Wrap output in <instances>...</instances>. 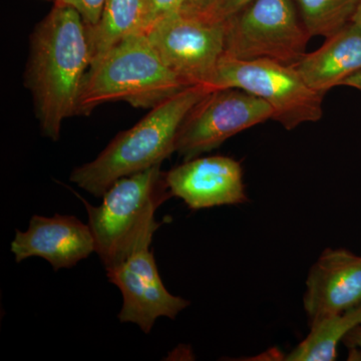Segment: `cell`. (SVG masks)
Instances as JSON below:
<instances>
[{"label": "cell", "instance_id": "9", "mask_svg": "<svg viewBox=\"0 0 361 361\" xmlns=\"http://www.w3.org/2000/svg\"><path fill=\"white\" fill-rule=\"evenodd\" d=\"M106 276L123 295V307L118 317L121 322L139 325L149 334L160 317L175 319L189 301L173 295L161 282L153 252L149 246L106 269Z\"/></svg>", "mask_w": 361, "mask_h": 361}, {"label": "cell", "instance_id": "1", "mask_svg": "<svg viewBox=\"0 0 361 361\" xmlns=\"http://www.w3.org/2000/svg\"><path fill=\"white\" fill-rule=\"evenodd\" d=\"M90 68L87 26L73 6L54 4L30 35L25 85L44 137L58 141L63 121L77 116Z\"/></svg>", "mask_w": 361, "mask_h": 361}, {"label": "cell", "instance_id": "21", "mask_svg": "<svg viewBox=\"0 0 361 361\" xmlns=\"http://www.w3.org/2000/svg\"><path fill=\"white\" fill-rule=\"evenodd\" d=\"M343 342L350 351L361 353V325L351 330L344 338Z\"/></svg>", "mask_w": 361, "mask_h": 361}, {"label": "cell", "instance_id": "23", "mask_svg": "<svg viewBox=\"0 0 361 361\" xmlns=\"http://www.w3.org/2000/svg\"><path fill=\"white\" fill-rule=\"evenodd\" d=\"M351 21L361 27V1L360 6L357 7V9H356L355 16H353V20Z\"/></svg>", "mask_w": 361, "mask_h": 361}, {"label": "cell", "instance_id": "11", "mask_svg": "<svg viewBox=\"0 0 361 361\" xmlns=\"http://www.w3.org/2000/svg\"><path fill=\"white\" fill-rule=\"evenodd\" d=\"M11 251L18 263L37 256L58 271L89 257L96 246L89 225L75 216L56 214L51 218L35 215L25 232L16 230Z\"/></svg>", "mask_w": 361, "mask_h": 361}, {"label": "cell", "instance_id": "24", "mask_svg": "<svg viewBox=\"0 0 361 361\" xmlns=\"http://www.w3.org/2000/svg\"><path fill=\"white\" fill-rule=\"evenodd\" d=\"M47 1L56 2V0H47Z\"/></svg>", "mask_w": 361, "mask_h": 361}, {"label": "cell", "instance_id": "13", "mask_svg": "<svg viewBox=\"0 0 361 361\" xmlns=\"http://www.w3.org/2000/svg\"><path fill=\"white\" fill-rule=\"evenodd\" d=\"M294 66L311 89L325 96L361 71V27L350 21Z\"/></svg>", "mask_w": 361, "mask_h": 361}, {"label": "cell", "instance_id": "2", "mask_svg": "<svg viewBox=\"0 0 361 361\" xmlns=\"http://www.w3.org/2000/svg\"><path fill=\"white\" fill-rule=\"evenodd\" d=\"M211 90L206 85H192L151 109L134 127L116 135L94 161L75 168L70 180L101 198L121 178L161 165L176 152L178 133L188 114Z\"/></svg>", "mask_w": 361, "mask_h": 361}, {"label": "cell", "instance_id": "10", "mask_svg": "<svg viewBox=\"0 0 361 361\" xmlns=\"http://www.w3.org/2000/svg\"><path fill=\"white\" fill-rule=\"evenodd\" d=\"M172 196L192 210L248 202L239 161L224 156L194 158L166 173Z\"/></svg>", "mask_w": 361, "mask_h": 361}, {"label": "cell", "instance_id": "14", "mask_svg": "<svg viewBox=\"0 0 361 361\" xmlns=\"http://www.w3.org/2000/svg\"><path fill=\"white\" fill-rule=\"evenodd\" d=\"M144 0H106L99 23L87 30L90 66L123 40L144 33Z\"/></svg>", "mask_w": 361, "mask_h": 361}, {"label": "cell", "instance_id": "12", "mask_svg": "<svg viewBox=\"0 0 361 361\" xmlns=\"http://www.w3.org/2000/svg\"><path fill=\"white\" fill-rule=\"evenodd\" d=\"M361 303V256L326 249L310 271L303 297L310 325Z\"/></svg>", "mask_w": 361, "mask_h": 361}, {"label": "cell", "instance_id": "3", "mask_svg": "<svg viewBox=\"0 0 361 361\" xmlns=\"http://www.w3.org/2000/svg\"><path fill=\"white\" fill-rule=\"evenodd\" d=\"M171 197L166 173L157 165L116 180L102 197L99 206L82 200L96 253L106 270L151 245L160 227L157 210Z\"/></svg>", "mask_w": 361, "mask_h": 361}, {"label": "cell", "instance_id": "15", "mask_svg": "<svg viewBox=\"0 0 361 361\" xmlns=\"http://www.w3.org/2000/svg\"><path fill=\"white\" fill-rule=\"evenodd\" d=\"M361 325V303L355 307L322 318L310 325V332L293 350L284 356L287 361H332L337 348L346 336Z\"/></svg>", "mask_w": 361, "mask_h": 361}, {"label": "cell", "instance_id": "7", "mask_svg": "<svg viewBox=\"0 0 361 361\" xmlns=\"http://www.w3.org/2000/svg\"><path fill=\"white\" fill-rule=\"evenodd\" d=\"M146 35L178 77L189 85L209 87L225 54L226 20L182 11L159 21Z\"/></svg>", "mask_w": 361, "mask_h": 361}, {"label": "cell", "instance_id": "20", "mask_svg": "<svg viewBox=\"0 0 361 361\" xmlns=\"http://www.w3.org/2000/svg\"><path fill=\"white\" fill-rule=\"evenodd\" d=\"M214 0H187L185 13L204 14L212 6Z\"/></svg>", "mask_w": 361, "mask_h": 361}, {"label": "cell", "instance_id": "22", "mask_svg": "<svg viewBox=\"0 0 361 361\" xmlns=\"http://www.w3.org/2000/svg\"><path fill=\"white\" fill-rule=\"evenodd\" d=\"M341 85L353 87V89L360 90L361 92V71H357V73H355V75H351V77L346 78V80L342 82Z\"/></svg>", "mask_w": 361, "mask_h": 361}, {"label": "cell", "instance_id": "17", "mask_svg": "<svg viewBox=\"0 0 361 361\" xmlns=\"http://www.w3.org/2000/svg\"><path fill=\"white\" fill-rule=\"evenodd\" d=\"M144 33H147L159 21L182 13L187 0H144Z\"/></svg>", "mask_w": 361, "mask_h": 361}, {"label": "cell", "instance_id": "6", "mask_svg": "<svg viewBox=\"0 0 361 361\" xmlns=\"http://www.w3.org/2000/svg\"><path fill=\"white\" fill-rule=\"evenodd\" d=\"M209 87H236L264 99L274 110L273 120L288 130L322 118L324 94L311 89L295 66L271 59L240 61L223 56Z\"/></svg>", "mask_w": 361, "mask_h": 361}, {"label": "cell", "instance_id": "16", "mask_svg": "<svg viewBox=\"0 0 361 361\" xmlns=\"http://www.w3.org/2000/svg\"><path fill=\"white\" fill-rule=\"evenodd\" d=\"M311 37H331L353 20L361 0H293Z\"/></svg>", "mask_w": 361, "mask_h": 361}, {"label": "cell", "instance_id": "19", "mask_svg": "<svg viewBox=\"0 0 361 361\" xmlns=\"http://www.w3.org/2000/svg\"><path fill=\"white\" fill-rule=\"evenodd\" d=\"M252 0H214L205 16L218 20H227L245 8Z\"/></svg>", "mask_w": 361, "mask_h": 361}, {"label": "cell", "instance_id": "18", "mask_svg": "<svg viewBox=\"0 0 361 361\" xmlns=\"http://www.w3.org/2000/svg\"><path fill=\"white\" fill-rule=\"evenodd\" d=\"M104 1L106 0H56L54 4H66L77 9L85 21L87 30H90L99 23Z\"/></svg>", "mask_w": 361, "mask_h": 361}, {"label": "cell", "instance_id": "4", "mask_svg": "<svg viewBox=\"0 0 361 361\" xmlns=\"http://www.w3.org/2000/svg\"><path fill=\"white\" fill-rule=\"evenodd\" d=\"M189 87L164 63L148 35L137 33L90 66L77 116H89L97 106L113 102L153 109Z\"/></svg>", "mask_w": 361, "mask_h": 361}, {"label": "cell", "instance_id": "8", "mask_svg": "<svg viewBox=\"0 0 361 361\" xmlns=\"http://www.w3.org/2000/svg\"><path fill=\"white\" fill-rule=\"evenodd\" d=\"M273 116L274 110L267 102L246 90H211L188 114L178 133L175 151L185 161L191 160Z\"/></svg>", "mask_w": 361, "mask_h": 361}, {"label": "cell", "instance_id": "5", "mask_svg": "<svg viewBox=\"0 0 361 361\" xmlns=\"http://www.w3.org/2000/svg\"><path fill=\"white\" fill-rule=\"evenodd\" d=\"M293 0H252L226 20L224 56L296 66L311 39Z\"/></svg>", "mask_w": 361, "mask_h": 361}]
</instances>
